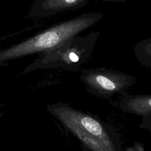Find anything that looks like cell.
<instances>
[{"instance_id":"obj_1","label":"cell","mask_w":151,"mask_h":151,"mask_svg":"<svg viewBox=\"0 0 151 151\" xmlns=\"http://www.w3.org/2000/svg\"><path fill=\"white\" fill-rule=\"evenodd\" d=\"M103 17L101 12H91L57 22L31 37L1 50L0 65L13 59L49 52L93 27Z\"/></svg>"},{"instance_id":"obj_2","label":"cell","mask_w":151,"mask_h":151,"mask_svg":"<svg viewBox=\"0 0 151 151\" xmlns=\"http://www.w3.org/2000/svg\"><path fill=\"white\" fill-rule=\"evenodd\" d=\"M58 119L91 151H116V134L110 127L88 114L81 113L65 103L48 107Z\"/></svg>"},{"instance_id":"obj_3","label":"cell","mask_w":151,"mask_h":151,"mask_svg":"<svg viewBox=\"0 0 151 151\" xmlns=\"http://www.w3.org/2000/svg\"><path fill=\"white\" fill-rule=\"evenodd\" d=\"M100 35V32L98 31L86 36L77 35L55 49L41 54L24 68L22 73L37 69L57 68L77 71L88 60Z\"/></svg>"},{"instance_id":"obj_4","label":"cell","mask_w":151,"mask_h":151,"mask_svg":"<svg viewBox=\"0 0 151 151\" xmlns=\"http://www.w3.org/2000/svg\"><path fill=\"white\" fill-rule=\"evenodd\" d=\"M80 79L85 84L87 92L104 98L116 93L125 94L137 80L133 76L103 67L83 70Z\"/></svg>"},{"instance_id":"obj_5","label":"cell","mask_w":151,"mask_h":151,"mask_svg":"<svg viewBox=\"0 0 151 151\" xmlns=\"http://www.w3.org/2000/svg\"><path fill=\"white\" fill-rule=\"evenodd\" d=\"M88 0H35L29 10L32 17L45 18L85 6Z\"/></svg>"},{"instance_id":"obj_6","label":"cell","mask_w":151,"mask_h":151,"mask_svg":"<svg viewBox=\"0 0 151 151\" xmlns=\"http://www.w3.org/2000/svg\"><path fill=\"white\" fill-rule=\"evenodd\" d=\"M120 107L124 111L137 114L151 113V94L122 96Z\"/></svg>"},{"instance_id":"obj_7","label":"cell","mask_w":151,"mask_h":151,"mask_svg":"<svg viewBox=\"0 0 151 151\" xmlns=\"http://www.w3.org/2000/svg\"><path fill=\"white\" fill-rule=\"evenodd\" d=\"M134 54L140 64L151 70V38L143 39L134 47Z\"/></svg>"},{"instance_id":"obj_8","label":"cell","mask_w":151,"mask_h":151,"mask_svg":"<svg viewBox=\"0 0 151 151\" xmlns=\"http://www.w3.org/2000/svg\"><path fill=\"white\" fill-rule=\"evenodd\" d=\"M95 1H101L104 2H116V3H124L127 0H94Z\"/></svg>"},{"instance_id":"obj_9","label":"cell","mask_w":151,"mask_h":151,"mask_svg":"<svg viewBox=\"0 0 151 151\" xmlns=\"http://www.w3.org/2000/svg\"><path fill=\"white\" fill-rule=\"evenodd\" d=\"M0 117H1V115H0Z\"/></svg>"}]
</instances>
